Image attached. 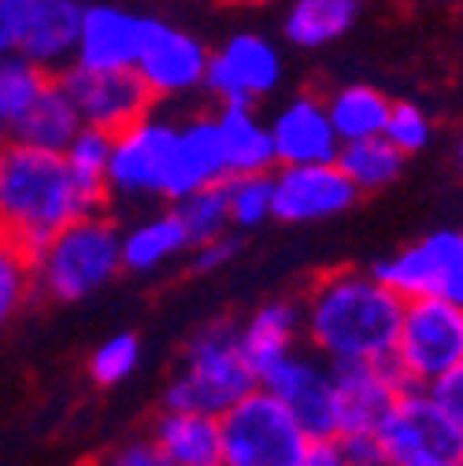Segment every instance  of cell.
I'll list each match as a JSON object with an SVG mask.
<instances>
[{
	"label": "cell",
	"instance_id": "ffe728a7",
	"mask_svg": "<svg viewBox=\"0 0 463 466\" xmlns=\"http://www.w3.org/2000/svg\"><path fill=\"white\" fill-rule=\"evenodd\" d=\"M82 0H30V19L19 56L45 67L48 75L75 64V45L82 26Z\"/></svg>",
	"mask_w": 463,
	"mask_h": 466
},
{
	"label": "cell",
	"instance_id": "60d3db41",
	"mask_svg": "<svg viewBox=\"0 0 463 466\" xmlns=\"http://www.w3.org/2000/svg\"><path fill=\"white\" fill-rule=\"evenodd\" d=\"M452 159H456V170L463 174V130H459V137H456V145H452Z\"/></svg>",
	"mask_w": 463,
	"mask_h": 466
},
{
	"label": "cell",
	"instance_id": "d590c367",
	"mask_svg": "<svg viewBox=\"0 0 463 466\" xmlns=\"http://www.w3.org/2000/svg\"><path fill=\"white\" fill-rule=\"evenodd\" d=\"M234 252H238V233H222V238H211L204 245H193L186 252V259H190V270L193 274H215V270H222L230 259H234Z\"/></svg>",
	"mask_w": 463,
	"mask_h": 466
},
{
	"label": "cell",
	"instance_id": "836d02e7",
	"mask_svg": "<svg viewBox=\"0 0 463 466\" xmlns=\"http://www.w3.org/2000/svg\"><path fill=\"white\" fill-rule=\"evenodd\" d=\"M434 123L416 100H393L389 119H386V141H393L404 156H416L430 145Z\"/></svg>",
	"mask_w": 463,
	"mask_h": 466
},
{
	"label": "cell",
	"instance_id": "52a82bcc",
	"mask_svg": "<svg viewBox=\"0 0 463 466\" xmlns=\"http://www.w3.org/2000/svg\"><path fill=\"white\" fill-rule=\"evenodd\" d=\"M393 363L404 381L419 389L463 363V308L445 297L404 300Z\"/></svg>",
	"mask_w": 463,
	"mask_h": 466
},
{
	"label": "cell",
	"instance_id": "7a4b0ae2",
	"mask_svg": "<svg viewBox=\"0 0 463 466\" xmlns=\"http://www.w3.org/2000/svg\"><path fill=\"white\" fill-rule=\"evenodd\" d=\"M108 200L111 193L82 182L64 152L34 148L12 137L0 145V238L23 252L34 256L67 222L89 211H108Z\"/></svg>",
	"mask_w": 463,
	"mask_h": 466
},
{
	"label": "cell",
	"instance_id": "d6986e66",
	"mask_svg": "<svg viewBox=\"0 0 463 466\" xmlns=\"http://www.w3.org/2000/svg\"><path fill=\"white\" fill-rule=\"evenodd\" d=\"M156 441L163 466H222V426L219 415L159 407L149 430Z\"/></svg>",
	"mask_w": 463,
	"mask_h": 466
},
{
	"label": "cell",
	"instance_id": "1f68e13d",
	"mask_svg": "<svg viewBox=\"0 0 463 466\" xmlns=\"http://www.w3.org/2000/svg\"><path fill=\"white\" fill-rule=\"evenodd\" d=\"M141 363V340L138 333H111L104 337L97 348H93V356H89V378L93 385L100 389H115V385H123Z\"/></svg>",
	"mask_w": 463,
	"mask_h": 466
},
{
	"label": "cell",
	"instance_id": "8fae6325",
	"mask_svg": "<svg viewBox=\"0 0 463 466\" xmlns=\"http://www.w3.org/2000/svg\"><path fill=\"white\" fill-rule=\"evenodd\" d=\"M179 123L159 119V115H145V119L130 123L127 130L111 134V159H108V193L111 197H159L163 174L170 163V148H175Z\"/></svg>",
	"mask_w": 463,
	"mask_h": 466
},
{
	"label": "cell",
	"instance_id": "9a60e30c",
	"mask_svg": "<svg viewBox=\"0 0 463 466\" xmlns=\"http://www.w3.org/2000/svg\"><path fill=\"white\" fill-rule=\"evenodd\" d=\"M408 389L404 374L389 360L334 363V400H337V437L378 430L396 396Z\"/></svg>",
	"mask_w": 463,
	"mask_h": 466
},
{
	"label": "cell",
	"instance_id": "f35d334b",
	"mask_svg": "<svg viewBox=\"0 0 463 466\" xmlns=\"http://www.w3.org/2000/svg\"><path fill=\"white\" fill-rule=\"evenodd\" d=\"M427 392L463 426V363H456L452 370H445L441 378H434V381L427 385Z\"/></svg>",
	"mask_w": 463,
	"mask_h": 466
},
{
	"label": "cell",
	"instance_id": "74e56055",
	"mask_svg": "<svg viewBox=\"0 0 463 466\" xmlns=\"http://www.w3.org/2000/svg\"><path fill=\"white\" fill-rule=\"evenodd\" d=\"M100 466H163V455L152 437H130L123 444H115Z\"/></svg>",
	"mask_w": 463,
	"mask_h": 466
},
{
	"label": "cell",
	"instance_id": "44dd1931",
	"mask_svg": "<svg viewBox=\"0 0 463 466\" xmlns=\"http://www.w3.org/2000/svg\"><path fill=\"white\" fill-rule=\"evenodd\" d=\"M301 304L293 300H267L245 322H238V344L256 378H263L278 360L301 348Z\"/></svg>",
	"mask_w": 463,
	"mask_h": 466
},
{
	"label": "cell",
	"instance_id": "ab89813d",
	"mask_svg": "<svg viewBox=\"0 0 463 466\" xmlns=\"http://www.w3.org/2000/svg\"><path fill=\"white\" fill-rule=\"evenodd\" d=\"M297 466H345L341 459V448H337V437H312L304 455L297 459Z\"/></svg>",
	"mask_w": 463,
	"mask_h": 466
},
{
	"label": "cell",
	"instance_id": "8992f818",
	"mask_svg": "<svg viewBox=\"0 0 463 466\" xmlns=\"http://www.w3.org/2000/svg\"><path fill=\"white\" fill-rule=\"evenodd\" d=\"M386 466H463V426L419 385H408L378 426Z\"/></svg>",
	"mask_w": 463,
	"mask_h": 466
},
{
	"label": "cell",
	"instance_id": "cb8c5ba5",
	"mask_svg": "<svg viewBox=\"0 0 463 466\" xmlns=\"http://www.w3.org/2000/svg\"><path fill=\"white\" fill-rule=\"evenodd\" d=\"M186 252H190V238L175 208L138 218L134 226L123 229V270L130 274H156L167 263L182 259Z\"/></svg>",
	"mask_w": 463,
	"mask_h": 466
},
{
	"label": "cell",
	"instance_id": "4dcf8cb0",
	"mask_svg": "<svg viewBox=\"0 0 463 466\" xmlns=\"http://www.w3.org/2000/svg\"><path fill=\"white\" fill-rule=\"evenodd\" d=\"M222 186H226V204H230V222H234V229L249 233L271 218V170L230 174Z\"/></svg>",
	"mask_w": 463,
	"mask_h": 466
},
{
	"label": "cell",
	"instance_id": "603a6c76",
	"mask_svg": "<svg viewBox=\"0 0 463 466\" xmlns=\"http://www.w3.org/2000/svg\"><path fill=\"white\" fill-rule=\"evenodd\" d=\"M82 115L75 107V100L67 96V89L60 86V78H48L45 89L37 93V100L30 104V111L23 119L8 130L12 141H23V145H34V148H48V152H64L75 134L82 130Z\"/></svg>",
	"mask_w": 463,
	"mask_h": 466
},
{
	"label": "cell",
	"instance_id": "8d00e7d4",
	"mask_svg": "<svg viewBox=\"0 0 463 466\" xmlns=\"http://www.w3.org/2000/svg\"><path fill=\"white\" fill-rule=\"evenodd\" d=\"M30 19V0H0V56L19 52Z\"/></svg>",
	"mask_w": 463,
	"mask_h": 466
},
{
	"label": "cell",
	"instance_id": "f546056e",
	"mask_svg": "<svg viewBox=\"0 0 463 466\" xmlns=\"http://www.w3.org/2000/svg\"><path fill=\"white\" fill-rule=\"evenodd\" d=\"M34 263L30 252L0 238V333H5L19 311L34 300Z\"/></svg>",
	"mask_w": 463,
	"mask_h": 466
},
{
	"label": "cell",
	"instance_id": "30bf717a",
	"mask_svg": "<svg viewBox=\"0 0 463 466\" xmlns=\"http://www.w3.org/2000/svg\"><path fill=\"white\" fill-rule=\"evenodd\" d=\"M60 86L67 89V96L75 100L78 115L86 127L119 134L130 123L145 119L152 111L156 96L149 93V86L141 82V75L134 67L127 71H93L82 64H67L64 71H56Z\"/></svg>",
	"mask_w": 463,
	"mask_h": 466
},
{
	"label": "cell",
	"instance_id": "f1b7e54d",
	"mask_svg": "<svg viewBox=\"0 0 463 466\" xmlns=\"http://www.w3.org/2000/svg\"><path fill=\"white\" fill-rule=\"evenodd\" d=\"M226 182V178H222ZM215 182V186H204L182 200H175V215L182 218L186 226V238H190V248L193 245H204L211 238H222V233H234V222H230V204H226V186Z\"/></svg>",
	"mask_w": 463,
	"mask_h": 466
},
{
	"label": "cell",
	"instance_id": "5bb4252c",
	"mask_svg": "<svg viewBox=\"0 0 463 466\" xmlns=\"http://www.w3.org/2000/svg\"><path fill=\"white\" fill-rule=\"evenodd\" d=\"M282 52L263 34H234L226 37L208 60L204 89L219 104H256L271 96L282 82Z\"/></svg>",
	"mask_w": 463,
	"mask_h": 466
},
{
	"label": "cell",
	"instance_id": "6da1fadb",
	"mask_svg": "<svg viewBox=\"0 0 463 466\" xmlns=\"http://www.w3.org/2000/svg\"><path fill=\"white\" fill-rule=\"evenodd\" d=\"M404 315V297L375 274L341 267L319 274L301 300V333L330 363L389 360Z\"/></svg>",
	"mask_w": 463,
	"mask_h": 466
},
{
	"label": "cell",
	"instance_id": "b9f144b4",
	"mask_svg": "<svg viewBox=\"0 0 463 466\" xmlns=\"http://www.w3.org/2000/svg\"><path fill=\"white\" fill-rule=\"evenodd\" d=\"M5 141H8V137H5V130H0V145H5Z\"/></svg>",
	"mask_w": 463,
	"mask_h": 466
},
{
	"label": "cell",
	"instance_id": "2e32d148",
	"mask_svg": "<svg viewBox=\"0 0 463 466\" xmlns=\"http://www.w3.org/2000/svg\"><path fill=\"white\" fill-rule=\"evenodd\" d=\"M208 60H211V52L197 34L170 26L163 19L156 26L152 41L145 45L141 60L134 64V71L141 75V82L149 86V93L156 100H179V96L204 89Z\"/></svg>",
	"mask_w": 463,
	"mask_h": 466
},
{
	"label": "cell",
	"instance_id": "4fadbf2b",
	"mask_svg": "<svg viewBox=\"0 0 463 466\" xmlns=\"http://www.w3.org/2000/svg\"><path fill=\"white\" fill-rule=\"evenodd\" d=\"M260 385L274 392L308 437H337V400H334V363L323 360L312 348H293L285 360H278Z\"/></svg>",
	"mask_w": 463,
	"mask_h": 466
},
{
	"label": "cell",
	"instance_id": "ac0fdd59",
	"mask_svg": "<svg viewBox=\"0 0 463 466\" xmlns=\"http://www.w3.org/2000/svg\"><path fill=\"white\" fill-rule=\"evenodd\" d=\"M267 127H271L278 167H285V163H330V159H337L341 141L334 134L326 100H319L312 93L289 96L274 111V119Z\"/></svg>",
	"mask_w": 463,
	"mask_h": 466
},
{
	"label": "cell",
	"instance_id": "ba28073f",
	"mask_svg": "<svg viewBox=\"0 0 463 466\" xmlns=\"http://www.w3.org/2000/svg\"><path fill=\"white\" fill-rule=\"evenodd\" d=\"M371 270L404 300L445 297L463 308V229H434Z\"/></svg>",
	"mask_w": 463,
	"mask_h": 466
},
{
	"label": "cell",
	"instance_id": "4316f807",
	"mask_svg": "<svg viewBox=\"0 0 463 466\" xmlns=\"http://www.w3.org/2000/svg\"><path fill=\"white\" fill-rule=\"evenodd\" d=\"M404 156L393 141H386V134L378 137H360V141H345L337 148V167L349 174V182L360 193H378L386 186H393L404 170Z\"/></svg>",
	"mask_w": 463,
	"mask_h": 466
},
{
	"label": "cell",
	"instance_id": "5b68a950",
	"mask_svg": "<svg viewBox=\"0 0 463 466\" xmlns=\"http://www.w3.org/2000/svg\"><path fill=\"white\" fill-rule=\"evenodd\" d=\"M219 426L222 466H297L312 441L297 415L263 385L222 411Z\"/></svg>",
	"mask_w": 463,
	"mask_h": 466
},
{
	"label": "cell",
	"instance_id": "d6a6232c",
	"mask_svg": "<svg viewBox=\"0 0 463 466\" xmlns=\"http://www.w3.org/2000/svg\"><path fill=\"white\" fill-rule=\"evenodd\" d=\"M67 167L78 174L82 182L104 186L108 189V159H111V134L97 130V127H82L75 134V141L64 148Z\"/></svg>",
	"mask_w": 463,
	"mask_h": 466
},
{
	"label": "cell",
	"instance_id": "e575fe53",
	"mask_svg": "<svg viewBox=\"0 0 463 466\" xmlns=\"http://www.w3.org/2000/svg\"><path fill=\"white\" fill-rule=\"evenodd\" d=\"M345 466H386V448L378 430H360V433H341L337 437Z\"/></svg>",
	"mask_w": 463,
	"mask_h": 466
},
{
	"label": "cell",
	"instance_id": "83f0119b",
	"mask_svg": "<svg viewBox=\"0 0 463 466\" xmlns=\"http://www.w3.org/2000/svg\"><path fill=\"white\" fill-rule=\"evenodd\" d=\"M48 78L52 75L45 67L30 64L26 56H19V52L0 56V130H5V137L30 111V104L37 100V93L45 89Z\"/></svg>",
	"mask_w": 463,
	"mask_h": 466
},
{
	"label": "cell",
	"instance_id": "7c38bea8",
	"mask_svg": "<svg viewBox=\"0 0 463 466\" xmlns=\"http://www.w3.org/2000/svg\"><path fill=\"white\" fill-rule=\"evenodd\" d=\"M159 23H163L159 15L138 12L130 5H111V0L86 5L78 45H75V64L93 71H127L141 60V52L152 41Z\"/></svg>",
	"mask_w": 463,
	"mask_h": 466
},
{
	"label": "cell",
	"instance_id": "d4e9b609",
	"mask_svg": "<svg viewBox=\"0 0 463 466\" xmlns=\"http://www.w3.org/2000/svg\"><path fill=\"white\" fill-rule=\"evenodd\" d=\"M360 12L364 0H289L282 15V34L293 48L315 52L349 34Z\"/></svg>",
	"mask_w": 463,
	"mask_h": 466
},
{
	"label": "cell",
	"instance_id": "484cf974",
	"mask_svg": "<svg viewBox=\"0 0 463 466\" xmlns=\"http://www.w3.org/2000/svg\"><path fill=\"white\" fill-rule=\"evenodd\" d=\"M389 107H393V100H389L382 89L364 86V82L341 86V89L326 100L330 123H334V134H337L341 145H345V141H360V137H378V134H386Z\"/></svg>",
	"mask_w": 463,
	"mask_h": 466
},
{
	"label": "cell",
	"instance_id": "e0dca14e",
	"mask_svg": "<svg viewBox=\"0 0 463 466\" xmlns=\"http://www.w3.org/2000/svg\"><path fill=\"white\" fill-rule=\"evenodd\" d=\"M222 178H226V156H222V137H219L215 115H190V119L179 123L159 200L175 204V200H182L204 186H215Z\"/></svg>",
	"mask_w": 463,
	"mask_h": 466
},
{
	"label": "cell",
	"instance_id": "3957f363",
	"mask_svg": "<svg viewBox=\"0 0 463 466\" xmlns=\"http://www.w3.org/2000/svg\"><path fill=\"white\" fill-rule=\"evenodd\" d=\"M34 293L48 304H82L123 274V229L108 211H89L30 256Z\"/></svg>",
	"mask_w": 463,
	"mask_h": 466
},
{
	"label": "cell",
	"instance_id": "277c9868",
	"mask_svg": "<svg viewBox=\"0 0 463 466\" xmlns=\"http://www.w3.org/2000/svg\"><path fill=\"white\" fill-rule=\"evenodd\" d=\"M256 385L260 378L242 356V344H238V322L211 319L186 340L182 363L163 389V407L222 415L242 396H249Z\"/></svg>",
	"mask_w": 463,
	"mask_h": 466
},
{
	"label": "cell",
	"instance_id": "9c48e42d",
	"mask_svg": "<svg viewBox=\"0 0 463 466\" xmlns=\"http://www.w3.org/2000/svg\"><path fill=\"white\" fill-rule=\"evenodd\" d=\"M360 200L349 174L330 163H285L271 170V218L285 226H312L345 215Z\"/></svg>",
	"mask_w": 463,
	"mask_h": 466
},
{
	"label": "cell",
	"instance_id": "7402d4cb",
	"mask_svg": "<svg viewBox=\"0 0 463 466\" xmlns=\"http://www.w3.org/2000/svg\"><path fill=\"white\" fill-rule=\"evenodd\" d=\"M215 123L226 156V178L230 174H260L278 167L271 127L256 115V104H219Z\"/></svg>",
	"mask_w": 463,
	"mask_h": 466
}]
</instances>
